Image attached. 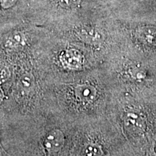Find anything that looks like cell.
I'll use <instances>...</instances> for the list:
<instances>
[{
    "label": "cell",
    "instance_id": "277c9868",
    "mask_svg": "<svg viewBox=\"0 0 156 156\" xmlns=\"http://www.w3.org/2000/svg\"><path fill=\"white\" fill-rule=\"evenodd\" d=\"M75 96L82 102H92L96 97L97 91L95 87L89 84H83L76 87Z\"/></svg>",
    "mask_w": 156,
    "mask_h": 156
},
{
    "label": "cell",
    "instance_id": "7a4b0ae2",
    "mask_svg": "<svg viewBox=\"0 0 156 156\" xmlns=\"http://www.w3.org/2000/svg\"><path fill=\"white\" fill-rule=\"evenodd\" d=\"M135 34L140 41L148 46H156V26L144 25L136 28Z\"/></svg>",
    "mask_w": 156,
    "mask_h": 156
},
{
    "label": "cell",
    "instance_id": "8fae6325",
    "mask_svg": "<svg viewBox=\"0 0 156 156\" xmlns=\"http://www.w3.org/2000/svg\"><path fill=\"white\" fill-rule=\"evenodd\" d=\"M10 76V73L7 67L0 65V83L5 82Z\"/></svg>",
    "mask_w": 156,
    "mask_h": 156
},
{
    "label": "cell",
    "instance_id": "6da1fadb",
    "mask_svg": "<svg viewBox=\"0 0 156 156\" xmlns=\"http://www.w3.org/2000/svg\"><path fill=\"white\" fill-rule=\"evenodd\" d=\"M60 61L64 67L69 69H77L83 64V56L79 51L69 48L62 52Z\"/></svg>",
    "mask_w": 156,
    "mask_h": 156
},
{
    "label": "cell",
    "instance_id": "52a82bcc",
    "mask_svg": "<svg viewBox=\"0 0 156 156\" xmlns=\"http://www.w3.org/2000/svg\"><path fill=\"white\" fill-rule=\"evenodd\" d=\"M25 38L23 35L20 34V33H17V34H15L9 37L6 44L9 47H17V46L23 44Z\"/></svg>",
    "mask_w": 156,
    "mask_h": 156
},
{
    "label": "cell",
    "instance_id": "9c48e42d",
    "mask_svg": "<svg viewBox=\"0 0 156 156\" xmlns=\"http://www.w3.org/2000/svg\"><path fill=\"white\" fill-rule=\"evenodd\" d=\"M60 7L67 9H74L80 6L82 0H57Z\"/></svg>",
    "mask_w": 156,
    "mask_h": 156
},
{
    "label": "cell",
    "instance_id": "3957f363",
    "mask_svg": "<svg viewBox=\"0 0 156 156\" xmlns=\"http://www.w3.org/2000/svg\"><path fill=\"white\" fill-rule=\"evenodd\" d=\"M64 143V134L58 129L50 132L45 138L44 145L46 150L50 152L59 151Z\"/></svg>",
    "mask_w": 156,
    "mask_h": 156
},
{
    "label": "cell",
    "instance_id": "8992f818",
    "mask_svg": "<svg viewBox=\"0 0 156 156\" xmlns=\"http://www.w3.org/2000/svg\"><path fill=\"white\" fill-rule=\"evenodd\" d=\"M129 75L134 80L142 81L145 79L146 73L145 70L140 66L133 65L129 69Z\"/></svg>",
    "mask_w": 156,
    "mask_h": 156
},
{
    "label": "cell",
    "instance_id": "4fadbf2b",
    "mask_svg": "<svg viewBox=\"0 0 156 156\" xmlns=\"http://www.w3.org/2000/svg\"><path fill=\"white\" fill-rule=\"evenodd\" d=\"M16 2L17 0H0V5L2 8L7 9L14 5Z\"/></svg>",
    "mask_w": 156,
    "mask_h": 156
},
{
    "label": "cell",
    "instance_id": "5b68a950",
    "mask_svg": "<svg viewBox=\"0 0 156 156\" xmlns=\"http://www.w3.org/2000/svg\"><path fill=\"white\" fill-rule=\"evenodd\" d=\"M125 122L126 126L133 132L140 131L143 127L142 118L135 113H127L125 116Z\"/></svg>",
    "mask_w": 156,
    "mask_h": 156
},
{
    "label": "cell",
    "instance_id": "ba28073f",
    "mask_svg": "<svg viewBox=\"0 0 156 156\" xmlns=\"http://www.w3.org/2000/svg\"><path fill=\"white\" fill-rule=\"evenodd\" d=\"M84 154L85 156H102L103 151L99 145L89 144L85 147Z\"/></svg>",
    "mask_w": 156,
    "mask_h": 156
},
{
    "label": "cell",
    "instance_id": "5bb4252c",
    "mask_svg": "<svg viewBox=\"0 0 156 156\" xmlns=\"http://www.w3.org/2000/svg\"><path fill=\"white\" fill-rule=\"evenodd\" d=\"M4 95H3V94H2V91H1V90H0V103L2 102V99L4 98Z\"/></svg>",
    "mask_w": 156,
    "mask_h": 156
},
{
    "label": "cell",
    "instance_id": "30bf717a",
    "mask_svg": "<svg viewBox=\"0 0 156 156\" xmlns=\"http://www.w3.org/2000/svg\"><path fill=\"white\" fill-rule=\"evenodd\" d=\"M145 13L156 15V0H145Z\"/></svg>",
    "mask_w": 156,
    "mask_h": 156
},
{
    "label": "cell",
    "instance_id": "7c38bea8",
    "mask_svg": "<svg viewBox=\"0 0 156 156\" xmlns=\"http://www.w3.org/2000/svg\"><path fill=\"white\" fill-rule=\"evenodd\" d=\"M21 83L24 88H30L32 85V79L29 75H25L22 77Z\"/></svg>",
    "mask_w": 156,
    "mask_h": 156
}]
</instances>
